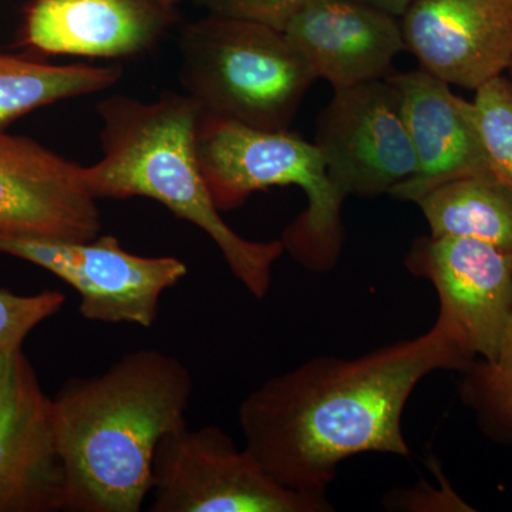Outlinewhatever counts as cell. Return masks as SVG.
I'll use <instances>...</instances> for the list:
<instances>
[{
    "label": "cell",
    "mask_w": 512,
    "mask_h": 512,
    "mask_svg": "<svg viewBox=\"0 0 512 512\" xmlns=\"http://www.w3.org/2000/svg\"><path fill=\"white\" fill-rule=\"evenodd\" d=\"M473 360L439 319L423 335L355 359L313 357L239 404L245 448L279 484L328 498L338 468L365 453L409 457L402 419L417 384Z\"/></svg>",
    "instance_id": "obj_1"
},
{
    "label": "cell",
    "mask_w": 512,
    "mask_h": 512,
    "mask_svg": "<svg viewBox=\"0 0 512 512\" xmlns=\"http://www.w3.org/2000/svg\"><path fill=\"white\" fill-rule=\"evenodd\" d=\"M191 370L138 349L101 375L73 377L53 402L69 512H140L153 487L161 439L187 424Z\"/></svg>",
    "instance_id": "obj_2"
},
{
    "label": "cell",
    "mask_w": 512,
    "mask_h": 512,
    "mask_svg": "<svg viewBox=\"0 0 512 512\" xmlns=\"http://www.w3.org/2000/svg\"><path fill=\"white\" fill-rule=\"evenodd\" d=\"M97 113L103 157L83 167L90 194L97 201L141 197L160 202L205 232L232 275L255 299H265L284 245L281 239L241 237L222 218L198 163L200 104L188 94L167 93L154 101L114 94L97 104Z\"/></svg>",
    "instance_id": "obj_3"
},
{
    "label": "cell",
    "mask_w": 512,
    "mask_h": 512,
    "mask_svg": "<svg viewBox=\"0 0 512 512\" xmlns=\"http://www.w3.org/2000/svg\"><path fill=\"white\" fill-rule=\"evenodd\" d=\"M198 163L218 210L242 207L249 195L272 187L302 188L308 207L285 228V252L303 268L328 272L345 245L342 197L315 143L289 130H261L202 111Z\"/></svg>",
    "instance_id": "obj_4"
},
{
    "label": "cell",
    "mask_w": 512,
    "mask_h": 512,
    "mask_svg": "<svg viewBox=\"0 0 512 512\" xmlns=\"http://www.w3.org/2000/svg\"><path fill=\"white\" fill-rule=\"evenodd\" d=\"M180 79L202 111L288 130L315 74L285 32L208 15L181 30Z\"/></svg>",
    "instance_id": "obj_5"
},
{
    "label": "cell",
    "mask_w": 512,
    "mask_h": 512,
    "mask_svg": "<svg viewBox=\"0 0 512 512\" xmlns=\"http://www.w3.org/2000/svg\"><path fill=\"white\" fill-rule=\"evenodd\" d=\"M153 512H329L328 498L289 490L218 426L171 431L158 444Z\"/></svg>",
    "instance_id": "obj_6"
},
{
    "label": "cell",
    "mask_w": 512,
    "mask_h": 512,
    "mask_svg": "<svg viewBox=\"0 0 512 512\" xmlns=\"http://www.w3.org/2000/svg\"><path fill=\"white\" fill-rule=\"evenodd\" d=\"M0 254L46 269L80 295V315L107 325L151 328L161 296L188 274L174 256H143L121 247L113 235L89 241H50L0 235Z\"/></svg>",
    "instance_id": "obj_7"
},
{
    "label": "cell",
    "mask_w": 512,
    "mask_h": 512,
    "mask_svg": "<svg viewBox=\"0 0 512 512\" xmlns=\"http://www.w3.org/2000/svg\"><path fill=\"white\" fill-rule=\"evenodd\" d=\"M313 143L343 200L390 195L417 173L399 94L387 79L335 90L319 114Z\"/></svg>",
    "instance_id": "obj_8"
},
{
    "label": "cell",
    "mask_w": 512,
    "mask_h": 512,
    "mask_svg": "<svg viewBox=\"0 0 512 512\" xmlns=\"http://www.w3.org/2000/svg\"><path fill=\"white\" fill-rule=\"evenodd\" d=\"M404 264L439 296L437 319L468 359L497 356L512 318V256L477 239L420 237Z\"/></svg>",
    "instance_id": "obj_9"
},
{
    "label": "cell",
    "mask_w": 512,
    "mask_h": 512,
    "mask_svg": "<svg viewBox=\"0 0 512 512\" xmlns=\"http://www.w3.org/2000/svg\"><path fill=\"white\" fill-rule=\"evenodd\" d=\"M52 397L22 348L0 352V512L64 511Z\"/></svg>",
    "instance_id": "obj_10"
},
{
    "label": "cell",
    "mask_w": 512,
    "mask_h": 512,
    "mask_svg": "<svg viewBox=\"0 0 512 512\" xmlns=\"http://www.w3.org/2000/svg\"><path fill=\"white\" fill-rule=\"evenodd\" d=\"M101 227L82 165L32 138L0 133V235L89 241Z\"/></svg>",
    "instance_id": "obj_11"
},
{
    "label": "cell",
    "mask_w": 512,
    "mask_h": 512,
    "mask_svg": "<svg viewBox=\"0 0 512 512\" xmlns=\"http://www.w3.org/2000/svg\"><path fill=\"white\" fill-rule=\"evenodd\" d=\"M406 50L421 69L477 90L512 60V0H414L402 16Z\"/></svg>",
    "instance_id": "obj_12"
},
{
    "label": "cell",
    "mask_w": 512,
    "mask_h": 512,
    "mask_svg": "<svg viewBox=\"0 0 512 512\" xmlns=\"http://www.w3.org/2000/svg\"><path fill=\"white\" fill-rule=\"evenodd\" d=\"M174 0H30L18 46L40 56L127 59L177 23Z\"/></svg>",
    "instance_id": "obj_13"
},
{
    "label": "cell",
    "mask_w": 512,
    "mask_h": 512,
    "mask_svg": "<svg viewBox=\"0 0 512 512\" xmlns=\"http://www.w3.org/2000/svg\"><path fill=\"white\" fill-rule=\"evenodd\" d=\"M285 35L316 80L335 90L386 79L406 50L402 19L359 0H315Z\"/></svg>",
    "instance_id": "obj_14"
},
{
    "label": "cell",
    "mask_w": 512,
    "mask_h": 512,
    "mask_svg": "<svg viewBox=\"0 0 512 512\" xmlns=\"http://www.w3.org/2000/svg\"><path fill=\"white\" fill-rule=\"evenodd\" d=\"M399 94L400 109L417 158V173L394 188L397 200L416 202L431 188L488 171L473 101L427 70L386 77Z\"/></svg>",
    "instance_id": "obj_15"
},
{
    "label": "cell",
    "mask_w": 512,
    "mask_h": 512,
    "mask_svg": "<svg viewBox=\"0 0 512 512\" xmlns=\"http://www.w3.org/2000/svg\"><path fill=\"white\" fill-rule=\"evenodd\" d=\"M433 237L477 239L512 256V190L491 173L464 175L414 202Z\"/></svg>",
    "instance_id": "obj_16"
},
{
    "label": "cell",
    "mask_w": 512,
    "mask_h": 512,
    "mask_svg": "<svg viewBox=\"0 0 512 512\" xmlns=\"http://www.w3.org/2000/svg\"><path fill=\"white\" fill-rule=\"evenodd\" d=\"M119 64H53L0 52V133L32 111L109 90L119 82Z\"/></svg>",
    "instance_id": "obj_17"
},
{
    "label": "cell",
    "mask_w": 512,
    "mask_h": 512,
    "mask_svg": "<svg viewBox=\"0 0 512 512\" xmlns=\"http://www.w3.org/2000/svg\"><path fill=\"white\" fill-rule=\"evenodd\" d=\"M458 373V397L478 429L493 443L512 448V318L497 356L476 359Z\"/></svg>",
    "instance_id": "obj_18"
},
{
    "label": "cell",
    "mask_w": 512,
    "mask_h": 512,
    "mask_svg": "<svg viewBox=\"0 0 512 512\" xmlns=\"http://www.w3.org/2000/svg\"><path fill=\"white\" fill-rule=\"evenodd\" d=\"M474 113L488 171L512 190V84L495 77L476 90Z\"/></svg>",
    "instance_id": "obj_19"
},
{
    "label": "cell",
    "mask_w": 512,
    "mask_h": 512,
    "mask_svg": "<svg viewBox=\"0 0 512 512\" xmlns=\"http://www.w3.org/2000/svg\"><path fill=\"white\" fill-rule=\"evenodd\" d=\"M64 302V293L53 289L35 295L0 289V352L22 348L29 333L62 311Z\"/></svg>",
    "instance_id": "obj_20"
},
{
    "label": "cell",
    "mask_w": 512,
    "mask_h": 512,
    "mask_svg": "<svg viewBox=\"0 0 512 512\" xmlns=\"http://www.w3.org/2000/svg\"><path fill=\"white\" fill-rule=\"evenodd\" d=\"M215 18L258 23L285 32L296 15L315 0H192Z\"/></svg>",
    "instance_id": "obj_21"
},
{
    "label": "cell",
    "mask_w": 512,
    "mask_h": 512,
    "mask_svg": "<svg viewBox=\"0 0 512 512\" xmlns=\"http://www.w3.org/2000/svg\"><path fill=\"white\" fill-rule=\"evenodd\" d=\"M359 2L376 6V8L392 13V15L397 16V18H402L414 0H359Z\"/></svg>",
    "instance_id": "obj_22"
},
{
    "label": "cell",
    "mask_w": 512,
    "mask_h": 512,
    "mask_svg": "<svg viewBox=\"0 0 512 512\" xmlns=\"http://www.w3.org/2000/svg\"><path fill=\"white\" fill-rule=\"evenodd\" d=\"M507 77H508V80H510L511 84H512V60H511V63H510V66H508V69H507Z\"/></svg>",
    "instance_id": "obj_23"
}]
</instances>
